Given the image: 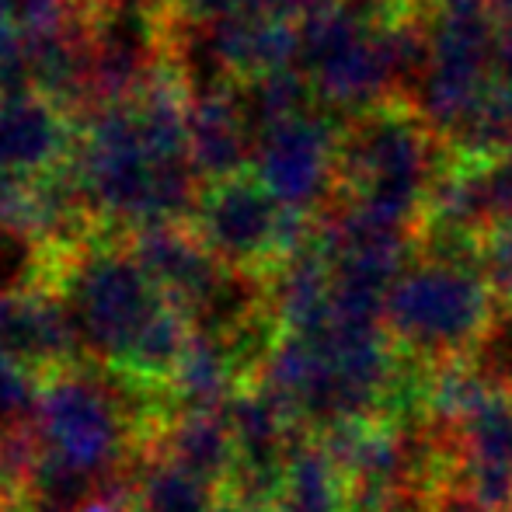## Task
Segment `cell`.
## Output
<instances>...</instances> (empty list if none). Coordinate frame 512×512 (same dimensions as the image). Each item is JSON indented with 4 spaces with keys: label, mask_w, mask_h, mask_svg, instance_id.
<instances>
[{
    "label": "cell",
    "mask_w": 512,
    "mask_h": 512,
    "mask_svg": "<svg viewBox=\"0 0 512 512\" xmlns=\"http://www.w3.org/2000/svg\"><path fill=\"white\" fill-rule=\"evenodd\" d=\"M495 14L478 0H432L429 4V63L408 105L446 136L474 98L495 81L492 74Z\"/></svg>",
    "instance_id": "cell-4"
},
{
    "label": "cell",
    "mask_w": 512,
    "mask_h": 512,
    "mask_svg": "<svg viewBox=\"0 0 512 512\" xmlns=\"http://www.w3.org/2000/svg\"><path fill=\"white\" fill-rule=\"evenodd\" d=\"M255 126L237 91H209L192 102L189 115V161L203 182L251 171L255 157Z\"/></svg>",
    "instance_id": "cell-9"
},
{
    "label": "cell",
    "mask_w": 512,
    "mask_h": 512,
    "mask_svg": "<svg viewBox=\"0 0 512 512\" xmlns=\"http://www.w3.org/2000/svg\"><path fill=\"white\" fill-rule=\"evenodd\" d=\"M213 512H272V509H262V506H251V502L227 499V495H220V502H216Z\"/></svg>",
    "instance_id": "cell-18"
},
{
    "label": "cell",
    "mask_w": 512,
    "mask_h": 512,
    "mask_svg": "<svg viewBox=\"0 0 512 512\" xmlns=\"http://www.w3.org/2000/svg\"><path fill=\"white\" fill-rule=\"evenodd\" d=\"M129 481H133V512H213L220 502V488L157 450L136 457Z\"/></svg>",
    "instance_id": "cell-11"
},
{
    "label": "cell",
    "mask_w": 512,
    "mask_h": 512,
    "mask_svg": "<svg viewBox=\"0 0 512 512\" xmlns=\"http://www.w3.org/2000/svg\"><path fill=\"white\" fill-rule=\"evenodd\" d=\"M446 161L450 147L443 136L432 133L408 102H387L345 119L338 140V196L418 227Z\"/></svg>",
    "instance_id": "cell-2"
},
{
    "label": "cell",
    "mask_w": 512,
    "mask_h": 512,
    "mask_svg": "<svg viewBox=\"0 0 512 512\" xmlns=\"http://www.w3.org/2000/svg\"><path fill=\"white\" fill-rule=\"evenodd\" d=\"M244 0H182V11L189 14V18L203 21V25H209V21L216 18H227V14L241 11Z\"/></svg>",
    "instance_id": "cell-17"
},
{
    "label": "cell",
    "mask_w": 512,
    "mask_h": 512,
    "mask_svg": "<svg viewBox=\"0 0 512 512\" xmlns=\"http://www.w3.org/2000/svg\"><path fill=\"white\" fill-rule=\"evenodd\" d=\"M192 230L223 265L265 279L286 255L314 237L317 213L279 206L255 171H241L203 185Z\"/></svg>",
    "instance_id": "cell-3"
},
{
    "label": "cell",
    "mask_w": 512,
    "mask_h": 512,
    "mask_svg": "<svg viewBox=\"0 0 512 512\" xmlns=\"http://www.w3.org/2000/svg\"><path fill=\"white\" fill-rule=\"evenodd\" d=\"M342 126L345 119L314 105L258 133L251 171L279 199V206L324 213L335 203Z\"/></svg>",
    "instance_id": "cell-5"
},
{
    "label": "cell",
    "mask_w": 512,
    "mask_h": 512,
    "mask_svg": "<svg viewBox=\"0 0 512 512\" xmlns=\"http://www.w3.org/2000/svg\"><path fill=\"white\" fill-rule=\"evenodd\" d=\"M42 373L0 352V425L28 422L39 405Z\"/></svg>",
    "instance_id": "cell-14"
},
{
    "label": "cell",
    "mask_w": 512,
    "mask_h": 512,
    "mask_svg": "<svg viewBox=\"0 0 512 512\" xmlns=\"http://www.w3.org/2000/svg\"><path fill=\"white\" fill-rule=\"evenodd\" d=\"M150 450L164 453L223 492L237 467V443L223 408H185L164 422Z\"/></svg>",
    "instance_id": "cell-10"
},
{
    "label": "cell",
    "mask_w": 512,
    "mask_h": 512,
    "mask_svg": "<svg viewBox=\"0 0 512 512\" xmlns=\"http://www.w3.org/2000/svg\"><path fill=\"white\" fill-rule=\"evenodd\" d=\"M77 150V126L60 102L42 91L0 95V164L18 178H39L70 164Z\"/></svg>",
    "instance_id": "cell-8"
},
{
    "label": "cell",
    "mask_w": 512,
    "mask_h": 512,
    "mask_svg": "<svg viewBox=\"0 0 512 512\" xmlns=\"http://www.w3.org/2000/svg\"><path fill=\"white\" fill-rule=\"evenodd\" d=\"M492 74L499 84L512 88V7L495 14V46H492Z\"/></svg>",
    "instance_id": "cell-15"
},
{
    "label": "cell",
    "mask_w": 512,
    "mask_h": 512,
    "mask_svg": "<svg viewBox=\"0 0 512 512\" xmlns=\"http://www.w3.org/2000/svg\"><path fill=\"white\" fill-rule=\"evenodd\" d=\"M126 241L164 297H171L192 317L213 304V297L234 272L206 248L192 223H157V227L133 230Z\"/></svg>",
    "instance_id": "cell-7"
},
{
    "label": "cell",
    "mask_w": 512,
    "mask_h": 512,
    "mask_svg": "<svg viewBox=\"0 0 512 512\" xmlns=\"http://www.w3.org/2000/svg\"><path fill=\"white\" fill-rule=\"evenodd\" d=\"M474 265L485 276L502 317H512V220L481 230L474 244Z\"/></svg>",
    "instance_id": "cell-13"
},
{
    "label": "cell",
    "mask_w": 512,
    "mask_h": 512,
    "mask_svg": "<svg viewBox=\"0 0 512 512\" xmlns=\"http://www.w3.org/2000/svg\"><path fill=\"white\" fill-rule=\"evenodd\" d=\"M0 352L42 377L60 366L84 363L77 321L60 290L39 279H21L0 290Z\"/></svg>",
    "instance_id": "cell-6"
},
{
    "label": "cell",
    "mask_w": 512,
    "mask_h": 512,
    "mask_svg": "<svg viewBox=\"0 0 512 512\" xmlns=\"http://www.w3.org/2000/svg\"><path fill=\"white\" fill-rule=\"evenodd\" d=\"M478 4H481V7H488L492 14H502L506 7H512V0H478Z\"/></svg>",
    "instance_id": "cell-19"
},
{
    "label": "cell",
    "mask_w": 512,
    "mask_h": 512,
    "mask_svg": "<svg viewBox=\"0 0 512 512\" xmlns=\"http://www.w3.org/2000/svg\"><path fill=\"white\" fill-rule=\"evenodd\" d=\"M502 310L474 258L418 251L384 300V328L398 352L418 366L471 359L495 338Z\"/></svg>",
    "instance_id": "cell-1"
},
{
    "label": "cell",
    "mask_w": 512,
    "mask_h": 512,
    "mask_svg": "<svg viewBox=\"0 0 512 512\" xmlns=\"http://www.w3.org/2000/svg\"><path fill=\"white\" fill-rule=\"evenodd\" d=\"M425 512H492L485 506L481 499H474L467 488H460V485H450L446 492H439L436 495V502H432Z\"/></svg>",
    "instance_id": "cell-16"
},
{
    "label": "cell",
    "mask_w": 512,
    "mask_h": 512,
    "mask_svg": "<svg viewBox=\"0 0 512 512\" xmlns=\"http://www.w3.org/2000/svg\"><path fill=\"white\" fill-rule=\"evenodd\" d=\"M279 512H349L345 509V481L317 432H310L293 446Z\"/></svg>",
    "instance_id": "cell-12"
}]
</instances>
